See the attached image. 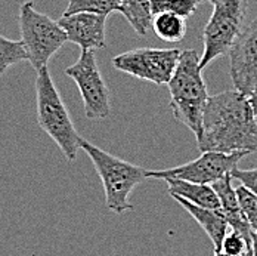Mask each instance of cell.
<instances>
[{"label":"cell","instance_id":"4","mask_svg":"<svg viewBox=\"0 0 257 256\" xmlns=\"http://www.w3.org/2000/svg\"><path fill=\"white\" fill-rule=\"evenodd\" d=\"M36 101H37V122L68 161L77 158L81 136L74 128L70 113L62 101L49 68L43 67L37 71L36 78Z\"/></svg>","mask_w":257,"mask_h":256},{"label":"cell","instance_id":"20","mask_svg":"<svg viewBox=\"0 0 257 256\" xmlns=\"http://www.w3.org/2000/svg\"><path fill=\"white\" fill-rule=\"evenodd\" d=\"M251 249V241L247 240L242 234L232 230L231 234H226L222 243V252L229 256H244Z\"/></svg>","mask_w":257,"mask_h":256},{"label":"cell","instance_id":"3","mask_svg":"<svg viewBox=\"0 0 257 256\" xmlns=\"http://www.w3.org/2000/svg\"><path fill=\"white\" fill-rule=\"evenodd\" d=\"M80 148L89 155L102 181L105 206L118 215L133 210L135 207L130 203V194L138 185L148 180L147 169L106 153L84 138H81Z\"/></svg>","mask_w":257,"mask_h":256},{"label":"cell","instance_id":"27","mask_svg":"<svg viewBox=\"0 0 257 256\" xmlns=\"http://www.w3.org/2000/svg\"><path fill=\"white\" fill-rule=\"evenodd\" d=\"M206 2H211V3H213V2H214V0H206Z\"/></svg>","mask_w":257,"mask_h":256},{"label":"cell","instance_id":"15","mask_svg":"<svg viewBox=\"0 0 257 256\" xmlns=\"http://www.w3.org/2000/svg\"><path fill=\"white\" fill-rule=\"evenodd\" d=\"M118 12L123 14V17L139 36H145L150 27L153 26L154 14L150 0H120Z\"/></svg>","mask_w":257,"mask_h":256},{"label":"cell","instance_id":"26","mask_svg":"<svg viewBox=\"0 0 257 256\" xmlns=\"http://www.w3.org/2000/svg\"><path fill=\"white\" fill-rule=\"evenodd\" d=\"M244 256H253V246H251V249H250V250H248V252H247Z\"/></svg>","mask_w":257,"mask_h":256},{"label":"cell","instance_id":"19","mask_svg":"<svg viewBox=\"0 0 257 256\" xmlns=\"http://www.w3.org/2000/svg\"><path fill=\"white\" fill-rule=\"evenodd\" d=\"M236 194L242 215L245 216L251 230L257 231V196L250 190H247L244 185L236 188Z\"/></svg>","mask_w":257,"mask_h":256},{"label":"cell","instance_id":"17","mask_svg":"<svg viewBox=\"0 0 257 256\" xmlns=\"http://www.w3.org/2000/svg\"><path fill=\"white\" fill-rule=\"evenodd\" d=\"M120 0H70L64 15L77 12H90L108 17L112 12H118Z\"/></svg>","mask_w":257,"mask_h":256},{"label":"cell","instance_id":"12","mask_svg":"<svg viewBox=\"0 0 257 256\" xmlns=\"http://www.w3.org/2000/svg\"><path fill=\"white\" fill-rule=\"evenodd\" d=\"M232 180H233L232 175H226L222 180L213 182L211 187L219 197L220 212L226 218L229 227H232V230L242 234L247 240L251 241L253 240V230H251L250 224L247 222L245 216L242 215L239 200H238V194H236V188L232 187Z\"/></svg>","mask_w":257,"mask_h":256},{"label":"cell","instance_id":"18","mask_svg":"<svg viewBox=\"0 0 257 256\" xmlns=\"http://www.w3.org/2000/svg\"><path fill=\"white\" fill-rule=\"evenodd\" d=\"M28 61V53L23 40H11L0 36V76L12 65Z\"/></svg>","mask_w":257,"mask_h":256},{"label":"cell","instance_id":"13","mask_svg":"<svg viewBox=\"0 0 257 256\" xmlns=\"http://www.w3.org/2000/svg\"><path fill=\"white\" fill-rule=\"evenodd\" d=\"M173 199L179 203L195 221L197 224L206 231V234L210 237L213 246H214V252L222 250V243L223 238L226 237V231H228V221L223 216V213L219 210H213V209H206V207H200V206L192 205L189 202H186L185 199L173 196Z\"/></svg>","mask_w":257,"mask_h":256},{"label":"cell","instance_id":"14","mask_svg":"<svg viewBox=\"0 0 257 256\" xmlns=\"http://www.w3.org/2000/svg\"><path fill=\"white\" fill-rule=\"evenodd\" d=\"M164 181L169 184V194L172 197L178 196L192 205L206 207V209H213V210L220 209L219 197L211 185L195 184V182L183 180H173V178H166Z\"/></svg>","mask_w":257,"mask_h":256},{"label":"cell","instance_id":"23","mask_svg":"<svg viewBox=\"0 0 257 256\" xmlns=\"http://www.w3.org/2000/svg\"><path fill=\"white\" fill-rule=\"evenodd\" d=\"M250 98V103H251V107H253V111H254V114H256L257 117V89L248 97Z\"/></svg>","mask_w":257,"mask_h":256},{"label":"cell","instance_id":"22","mask_svg":"<svg viewBox=\"0 0 257 256\" xmlns=\"http://www.w3.org/2000/svg\"><path fill=\"white\" fill-rule=\"evenodd\" d=\"M232 178L238 180L247 190H250L251 193H254L257 196V169H238L235 167L232 170Z\"/></svg>","mask_w":257,"mask_h":256},{"label":"cell","instance_id":"7","mask_svg":"<svg viewBox=\"0 0 257 256\" xmlns=\"http://www.w3.org/2000/svg\"><path fill=\"white\" fill-rule=\"evenodd\" d=\"M65 74L77 84L87 119L103 120L111 114L109 91L99 71L95 52L81 51L80 58L65 70Z\"/></svg>","mask_w":257,"mask_h":256},{"label":"cell","instance_id":"25","mask_svg":"<svg viewBox=\"0 0 257 256\" xmlns=\"http://www.w3.org/2000/svg\"><path fill=\"white\" fill-rule=\"evenodd\" d=\"M214 256H229L226 255L225 252H222V250H217V252H214Z\"/></svg>","mask_w":257,"mask_h":256},{"label":"cell","instance_id":"6","mask_svg":"<svg viewBox=\"0 0 257 256\" xmlns=\"http://www.w3.org/2000/svg\"><path fill=\"white\" fill-rule=\"evenodd\" d=\"M20 30L30 64L39 71L68 42L65 31L48 15L39 12L31 0L20 6Z\"/></svg>","mask_w":257,"mask_h":256},{"label":"cell","instance_id":"8","mask_svg":"<svg viewBox=\"0 0 257 256\" xmlns=\"http://www.w3.org/2000/svg\"><path fill=\"white\" fill-rule=\"evenodd\" d=\"M179 56V49L139 48L114 56L112 67L128 76L161 86L170 81Z\"/></svg>","mask_w":257,"mask_h":256},{"label":"cell","instance_id":"5","mask_svg":"<svg viewBox=\"0 0 257 256\" xmlns=\"http://www.w3.org/2000/svg\"><path fill=\"white\" fill-rule=\"evenodd\" d=\"M248 0H214L213 12L203 31L204 51L200 68L204 70L216 58L228 55L242 31Z\"/></svg>","mask_w":257,"mask_h":256},{"label":"cell","instance_id":"2","mask_svg":"<svg viewBox=\"0 0 257 256\" xmlns=\"http://www.w3.org/2000/svg\"><path fill=\"white\" fill-rule=\"evenodd\" d=\"M167 86L170 91V108L175 119L185 125L198 139L203 132V116L208 101L198 52L194 49L180 52L178 65Z\"/></svg>","mask_w":257,"mask_h":256},{"label":"cell","instance_id":"11","mask_svg":"<svg viewBox=\"0 0 257 256\" xmlns=\"http://www.w3.org/2000/svg\"><path fill=\"white\" fill-rule=\"evenodd\" d=\"M58 24L65 31L68 42L78 45L81 51H95L106 48V17L103 15L77 12L71 15H62Z\"/></svg>","mask_w":257,"mask_h":256},{"label":"cell","instance_id":"10","mask_svg":"<svg viewBox=\"0 0 257 256\" xmlns=\"http://www.w3.org/2000/svg\"><path fill=\"white\" fill-rule=\"evenodd\" d=\"M232 83L238 92L250 97L257 89V18L245 28L229 51Z\"/></svg>","mask_w":257,"mask_h":256},{"label":"cell","instance_id":"1","mask_svg":"<svg viewBox=\"0 0 257 256\" xmlns=\"http://www.w3.org/2000/svg\"><path fill=\"white\" fill-rule=\"evenodd\" d=\"M250 98L236 89L208 97L203 132L197 139L201 153L257 151V120Z\"/></svg>","mask_w":257,"mask_h":256},{"label":"cell","instance_id":"16","mask_svg":"<svg viewBox=\"0 0 257 256\" xmlns=\"http://www.w3.org/2000/svg\"><path fill=\"white\" fill-rule=\"evenodd\" d=\"M153 30L158 39L169 43H178L183 40L186 34V24L185 20L176 14L161 12L157 14L153 20Z\"/></svg>","mask_w":257,"mask_h":256},{"label":"cell","instance_id":"9","mask_svg":"<svg viewBox=\"0 0 257 256\" xmlns=\"http://www.w3.org/2000/svg\"><path fill=\"white\" fill-rule=\"evenodd\" d=\"M248 153H216V151H206L198 158L185 163L182 166L164 169V170H147V178L153 180H183L195 184H208L222 180L226 175H231L232 170L238 167V163Z\"/></svg>","mask_w":257,"mask_h":256},{"label":"cell","instance_id":"24","mask_svg":"<svg viewBox=\"0 0 257 256\" xmlns=\"http://www.w3.org/2000/svg\"><path fill=\"white\" fill-rule=\"evenodd\" d=\"M251 246H253V256H257V231H253V240H251Z\"/></svg>","mask_w":257,"mask_h":256},{"label":"cell","instance_id":"21","mask_svg":"<svg viewBox=\"0 0 257 256\" xmlns=\"http://www.w3.org/2000/svg\"><path fill=\"white\" fill-rule=\"evenodd\" d=\"M203 0H169L166 5L164 12H172L182 17L183 20L192 17L197 11L198 3H201Z\"/></svg>","mask_w":257,"mask_h":256}]
</instances>
